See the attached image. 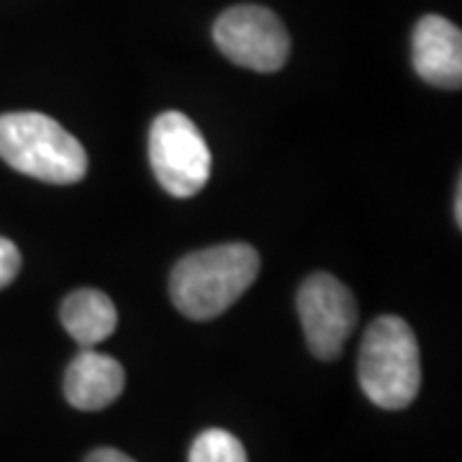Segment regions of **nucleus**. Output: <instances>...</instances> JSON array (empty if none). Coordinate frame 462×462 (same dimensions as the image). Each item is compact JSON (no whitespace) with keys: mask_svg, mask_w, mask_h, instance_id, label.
Wrapping results in <instances>:
<instances>
[{"mask_svg":"<svg viewBox=\"0 0 462 462\" xmlns=\"http://www.w3.org/2000/svg\"><path fill=\"white\" fill-rule=\"evenodd\" d=\"M60 321L80 346H96L116 331L118 314L111 298L93 288L75 291L60 309Z\"/></svg>","mask_w":462,"mask_h":462,"instance_id":"obj_9","label":"nucleus"},{"mask_svg":"<svg viewBox=\"0 0 462 462\" xmlns=\"http://www.w3.org/2000/svg\"><path fill=\"white\" fill-rule=\"evenodd\" d=\"M0 160L51 185H72L88 175L83 144L62 124L33 111L0 116Z\"/></svg>","mask_w":462,"mask_h":462,"instance_id":"obj_2","label":"nucleus"},{"mask_svg":"<svg viewBox=\"0 0 462 462\" xmlns=\"http://www.w3.org/2000/svg\"><path fill=\"white\" fill-rule=\"evenodd\" d=\"M188 462H249L245 445L226 430H206L196 437Z\"/></svg>","mask_w":462,"mask_h":462,"instance_id":"obj_10","label":"nucleus"},{"mask_svg":"<svg viewBox=\"0 0 462 462\" xmlns=\"http://www.w3.org/2000/svg\"><path fill=\"white\" fill-rule=\"evenodd\" d=\"M455 221L462 224V185H457V193H455Z\"/></svg>","mask_w":462,"mask_h":462,"instance_id":"obj_13","label":"nucleus"},{"mask_svg":"<svg viewBox=\"0 0 462 462\" xmlns=\"http://www.w3.org/2000/svg\"><path fill=\"white\" fill-rule=\"evenodd\" d=\"M298 316L311 355L331 363L342 355L345 342L355 331L357 303L345 282L329 273H316L298 291Z\"/></svg>","mask_w":462,"mask_h":462,"instance_id":"obj_6","label":"nucleus"},{"mask_svg":"<svg viewBox=\"0 0 462 462\" xmlns=\"http://www.w3.org/2000/svg\"><path fill=\"white\" fill-rule=\"evenodd\" d=\"M126 388V373L111 355H100L93 346L69 363L65 373V398L80 411H100L111 406Z\"/></svg>","mask_w":462,"mask_h":462,"instance_id":"obj_8","label":"nucleus"},{"mask_svg":"<svg viewBox=\"0 0 462 462\" xmlns=\"http://www.w3.org/2000/svg\"><path fill=\"white\" fill-rule=\"evenodd\" d=\"M214 42L234 65L254 72H278L291 54L282 21L263 5H234L216 18Z\"/></svg>","mask_w":462,"mask_h":462,"instance_id":"obj_5","label":"nucleus"},{"mask_svg":"<svg viewBox=\"0 0 462 462\" xmlns=\"http://www.w3.org/2000/svg\"><path fill=\"white\" fill-rule=\"evenodd\" d=\"M357 378L375 406L401 411L411 406L421 385V357L411 327L398 316H380L363 337Z\"/></svg>","mask_w":462,"mask_h":462,"instance_id":"obj_3","label":"nucleus"},{"mask_svg":"<svg viewBox=\"0 0 462 462\" xmlns=\"http://www.w3.org/2000/svg\"><path fill=\"white\" fill-rule=\"evenodd\" d=\"M413 69L437 88L457 90L462 83V33L442 16H424L413 29Z\"/></svg>","mask_w":462,"mask_h":462,"instance_id":"obj_7","label":"nucleus"},{"mask_svg":"<svg viewBox=\"0 0 462 462\" xmlns=\"http://www.w3.org/2000/svg\"><path fill=\"white\" fill-rule=\"evenodd\" d=\"M149 162L175 199H193L211 178V149L200 129L178 111L157 116L149 129Z\"/></svg>","mask_w":462,"mask_h":462,"instance_id":"obj_4","label":"nucleus"},{"mask_svg":"<svg viewBox=\"0 0 462 462\" xmlns=\"http://www.w3.org/2000/svg\"><path fill=\"white\" fill-rule=\"evenodd\" d=\"M260 254L249 245L199 249L175 264L170 296L175 309L193 321H211L247 293L257 281Z\"/></svg>","mask_w":462,"mask_h":462,"instance_id":"obj_1","label":"nucleus"},{"mask_svg":"<svg viewBox=\"0 0 462 462\" xmlns=\"http://www.w3.org/2000/svg\"><path fill=\"white\" fill-rule=\"evenodd\" d=\"M18 270H21V252L11 239L0 236V288L16 281Z\"/></svg>","mask_w":462,"mask_h":462,"instance_id":"obj_11","label":"nucleus"},{"mask_svg":"<svg viewBox=\"0 0 462 462\" xmlns=\"http://www.w3.org/2000/svg\"><path fill=\"white\" fill-rule=\"evenodd\" d=\"M85 462H136L129 455H124L121 449H114V447H100V449H93Z\"/></svg>","mask_w":462,"mask_h":462,"instance_id":"obj_12","label":"nucleus"}]
</instances>
